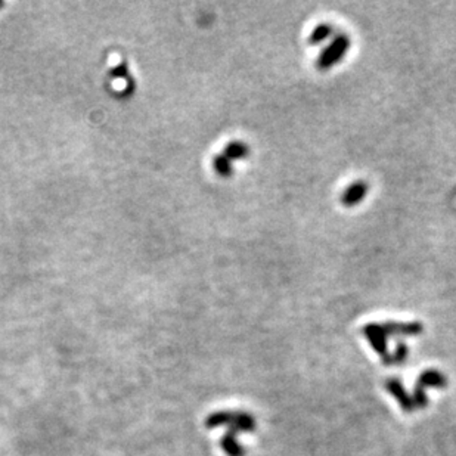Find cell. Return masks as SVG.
Here are the masks:
<instances>
[{"label": "cell", "mask_w": 456, "mask_h": 456, "mask_svg": "<svg viewBox=\"0 0 456 456\" xmlns=\"http://www.w3.org/2000/svg\"><path fill=\"white\" fill-rule=\"evenodd\" d=\"M368 193V185L365 182H356L353 185L348 187L346 189V192L343 193L341 197V202L344 204L346 207H353L357 206L359 202H361Z\"/></svg>", "instance_id": "cell-2"}, {"label": "cell", "mask_w": 456, "mask_h": 456, "mask_svg": "<svg viewBox=\"0 0 456 456\" xmlns=\"http://www.w3.org/2000/svg\"><path fill=\"white\" fill-rule=\"evenodd\" d=\"M215 170L220 174V176L223 178H229L230 174H232V166H230V161L225 157V155H217V157L215 158Z\"/></svg>", "instance_id": "cell-5"}, {"label": "cell", "mask_w": 456, "mask_h": 456, "mask_svg": "<svg viewBox=\"0 0 456 456\" xmlns=\"http://www.w3.org/2000/svg\"><path fill=\"white\" fill-rule=\"evenodd\" d=\"M348 46H350V38L346 34L335 36L331 45L319 56L316 64L319 70H329V68H333L335 64L341 61L348 51Z\"/></svg>", "instance_id": "cell-1"}, {"label": "cell", "mask_w": 456, "mask_h": 456, "mask_svg": "<svg viewBox=\"0 0 456 456\" xmlns=\"http://www.w3.org/2000/svg\"><path fill=\"white\" fill-rule=\"evenodd\" d=\"M250 152V148L244 142H230L228 147L225 148V152L223 155L230 161V160H241V158H245Z\"/></svg>", "instance_id": "cell-3"}, {"label": "cell", "mask_w": 456, "mask_h": 456, "mask_svg": "<svg viewBox=\"0 0 456 456\" xmlns=\"http://www.w3.org/2000/svg\"><path fill=\"white\" fill-rule=\"evenodd\" d=\"M333 32H334V28H333L331 24H326V23L319 24L317 27L313 28V32L310 33L309 43H310V45H319V43H322L324 40H326L328 37H331V36H333Z\"/></svg>", "instance_id": "cell-4"}]
</instances>
